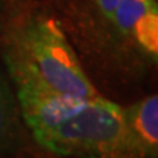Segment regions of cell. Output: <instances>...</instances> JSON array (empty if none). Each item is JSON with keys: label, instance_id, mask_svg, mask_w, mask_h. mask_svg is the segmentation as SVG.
<instances>
[{"label": "cell", "instance_id": "1", "mask_svg": "<svg viewBox=\"0 0 158 158\" xmlns=\"http://www.w3.org/2000/svg\"><path fill=\"white\" fill-rule=\"evenodd\" d=\"M5 62L15 85H32L82 98L100 95L59 21L32 15L9 31Z\"/></svg>", "mask_w": 158, "mask_h": 158}, {"label": "cell", "instance_id": "2", "mask_svg": "<svg viewBox=\"0 0 158 158\" xmlns=\"http://www.w3.org/2000/svg\"><path fill=\"white\" fill-rule=\"evenodd\" d=\"M32 138L60 157L148 158L126 122L124 108L101 95L88 98L53 127Z\"/></svg>", "mask_w": 158, "mask_h": 158}, {"label": "cell", "instance_id": "3", "mask_svg": "<svg viewBox=\"0 0 158 158\" xmlns=\"http://www.w3.org/2000/svg\"><path fill=\"white\" fill-rule=\"evenodd\" d=\"M111 22L151 54L158 56V7L155 0H118Z\"/></svg>", "mask_w": 158, "mask_h": 158}, {"label": "cell", "instance_id": "4", "mask_svg": "<svg viewBox=\"0 0 158 158\" xmlns=\"http://www.w3.org/2000/svg\"><path fill=\"white\" fill-rule=\"evenodd\" d=\"M130 132L148 158L158 155V95H149L124 108Z\"/></svg>", "mask_w": 158, "mask_h": 158}, {"label": "cell", "instance_id": "5", "mask_svg": "<svg viewBox=\"0 0 158 158\" xmlns=\"http://www.w3.org/2000/svg\"><path fill=\"white\" fill-rule=\"evenodd\" d=\"M18 101L0 70V158H9L23 148Z\"/></svg>", "mask_w": 158, "mask_h": 158}, {"label": "cell", "instance_id": "6", "mask_svg": "<svg viewBox=\"0 0 158 158\" xmlns=\"http://www.w3.org/2000/svg\"><path fill=\"white\" fill-rule=\"evenodd\" d=\"M18 158H66V157H60L56 154H51L48 151H45L43 148L40 149H21L18 152Z\"/></svg>", "mask_w": 158, "mask_h": 158}, {"label": "cell", "instance_id": "7", "mask_svg": "<svg viewBox=\"0 0 158 158\" xmlns=\"http://www.w3.org/2000/svg\"><path fill=\"white\" fill-rule=\"evenodd\" d=\"M117 3H118V0H95V5L100 9L101 15L106 19H108V21H111Z\"/></svg>", "mask_w": 158, "mask_h": 158}]
</instances>
